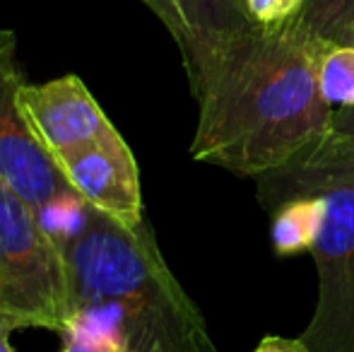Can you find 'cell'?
Segmentation results:
<instances>
[{
  "label": "cell",
  "instance_id": "obj_15",
  "mask_svg": "<svg viewBox=\"0 0 354 352\" xmlns=\"http://www.w3.org/2000/svg\"><path fill=\"white\" fill-rule=\"evenodd\" d=\"M253 352H308L306 343L299 338H284V335H266L261 343L256 345Z\"/></svg>",
  "mask_w": 354,
  "mask_h": 352
},
{
  "label": "cell",
  "instance_id": "obj_11",
  "mask_svg": "<svg viewBox=\"0 0 354 352\" xmlns=\"http://www.w3.org/2000/svg\"><path fill=\"white\" fill-rule=\"evenodd\" d=\"M297 19L318 41L347 46L354 32V0H306Z\"/></svg>",
  "mask_w": 354,
  "mask_h": 352
},
{
  "label": "cell",
  "instance_id": "obj_13",
  "mask_svg": "<svg viewBox=\"0 0 354 352\" xmlns=\"http://www.w3.org/2000/svg\"><path fill=\"white\" fill-rule=\"evenodd\" d=\"M306 0H243L246 15L256 27H277L301 12Z\"/></svg>",
  "mask_w": 354,
  "mask_h": 352
},
{
  "label": "cell",
  "instance_id": "obj_7",
  "mask_svg": "<svg viewBox=\"0 0 354 352\" xmlns=\"http://www.w3.org/2000/svg\"><path fill=\"white\" fill-rule=\"evenodd\" d=\"M58 167L73 191L89 207L126 227L145 222L140 169L133 150L116 128L63 155Z\"/></svg>",
  "mask_w": 354,
  "mask_h": 352
},
{
  "label": "cell",
  "instance_id": "obj_17",
  "mask_svg": "<svg viewBox=\"0 0 354 352\" xmlns=\"http://www.w3.org/2000/svg\"><path fill=\"white\" fill-rule=\"evenodd\" d=\"M347 46H354V32H352V39H350V44H347Z\"/></svg>",
  "mask_w": 354,
  "mask_h": 352
},
{
  "label": "cell",
  "instance_id": "obj_16",
  "mask_svg": "<svg viewBox=\"0 0 354 352\" xmlns=\"http://www.w3.org/2000/svg\"><path fill=\"white\" fill-rule=\"evenodd\" d=\"M15 331V326L10 324L8 319L0 316V352H15L12 345H10V333Z\"/></svg>",
  "mask_w": 354,
  "mask_h": 352
},
{
  "label": "cell",
  "instance_id": "obj_9",
  "mask_svg": "<svg viewBox=\"0 0 354 352\" xmlns=\"http://www.w3.org/2000/svg\"><path fill=\"white\" fill-rule=\"evenodd\" d=\"M19 102L37 140L56 162L116 128L77 75L22 85Z\"/></svg>",
  "mask_w": 354,
  "mask_h": 352
},
{
  "label": "cell",
  "instance_id": "obj_4",
  "mask_svg": "<svg viewBox=\"0 0 354 352\" xmlns=\"http://www.w3.org/2000/svg\"><path fill=\"white\" fill-rule=\"evenodd\" d=\"M321 234L311 249L318 299L301 340L308 352H354V183L321 193Z\"/></svg>",
  "mask_w": 354,
  "mask_h": 352
},
{
  "label": "cell",
  "instance_id": "obj_10",
  "mask_svg": "<svg viewBox=\"0 0 354 352\" xmlns=\"http://www.w3.org/2000/svg\"><path fill=\"white\" fill-rule=\"evenodd\" d=\"M326 201L323 196H306L284 201L270 210V241L277 256L311 254L321 234Z\"/></svg>",
  "mask_w": 354,
  "mask_h": 352
},
{
  "label": "cell",
  "instance_id": "obj_5",
  "mask_svg": "<svg viewBox=\"0 0 354 352\" xmlns=\"http://www.w3.org/2000/svg\"><path fill=\"white\" fill-rule=\"evenodd\" d=\"M17 63V37L0 29V181L41 215L46 207L80 198L58 162L37 140L24 116L19 92L24 85Z\"/></svg>",
  "mask_w": 354,
  "mask_h": 352
},
{
  "label": "cell",
  "instance_id": "obj_1",
  "mask_svg": "<svg viewBox=\"0 0 354 352\" xmlns=\"http://www.w3.org/2000/svg\"><path fill=\"white\" fill-rule=\"evenodd\" d=\"M326 48L297 17L258 27L196 99L193 160L258 178L306 150L333 113L318 80Z\"/></svg>",
  "mask_w": 354,
  "mask_h": 352
},
{
  "label": "cell",
  "instance_id": "obj_6",
  "mask_svg": "<svg viewBox=\"0 0 354 352\" xmlns=\"http://www.w3.org/2000/svg\"><path fill=\"white\" fill-rule=\"evenodd\" d=\"M169 29L193 99H198L227 58L256 32L243 0H142Z\"/></svg>",
  "mask_w": 354,
  "mask_h": 352
},
{
  "label": "cell",
  "instance_id": "obj_3",
  "mask_svg": "<svg viewBox=\"0 0 354 352\" xmlns=\"http://www.w3.org/2000/svg\"><path fill=\"white\" fill-rule=\"evenodd\" d=\"M0 316L15 328H68L63 251L37 210L0 181Z\"/></svg>",
  "mask_w": 354,
  "mask_h": 352
},
{
  "label": "cell",
  "instance_id": "obj_14",
  "mask_svg": "<svg viewBox=\"0 0 354 352\" xmlns=\"http://www.w3.org/2000/svg\"><path fill=\"white\" fill-rule=\"evenodd\" d=\"M63 338V350L61 352H118L113 345H109L106 340L97 338L92 333H84V331L68 326L61 333Z\"/></svg>",
  "mask_w": 354,
  "mask_h": 352
},
{
  "label": "cell",
  "instance_id": "obj_8",
  "mask_svg": "<svg viewBox=\"0 0 354 352\" xmlns=\"http://www.w3.org/2000/svg\"><path fill=\"white\" fill-rule=\"evenodd\" d=\"M268 212L284 201L354 183V106L333 109L326 131L280 169L253 178Z\"/></svg>",
  "mask_w": 354,
  "mask_h": 352
},
{
  "label": "cell",
  "instance_id": "obj_2",
  "mask_svg": "<svg viewBox=\"0 0 354 352\" xmlns=\"http://www.w3.org/2000/svg\"><path fill=\"white\" fill-rule=\"evenodd\" d=\"M68 272V326L118 352H217L203 311L167 266L145 220L126 227L87 205L58 241Z\"/></svg>",
  "mask_w": 354,
  "mask_h": 352
},
{
  "label": "cell",
  "instance_id": "obj_12",
  "mask_svg": "<svg viewBox=\"0 0 354 352\" xmlns=\"http://www.w3.org/2000/svg\"><path fill=\"white\" fill-rule=\"evenodd\" d=\"M318 80L323 99L333 109L354 106V46H328Z\"/></svg>",
  "mask_w": 354,
  "mask_h": 352
}]
</instances>
